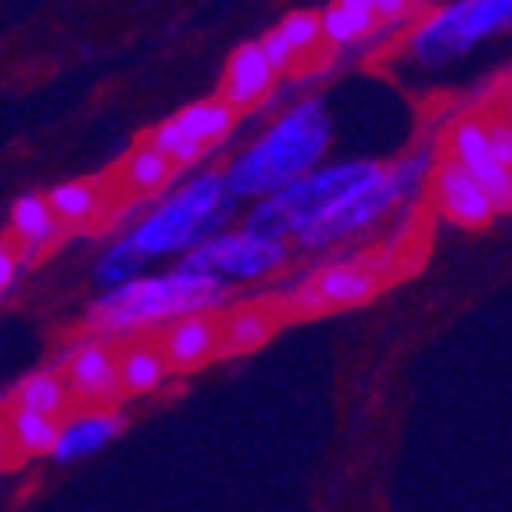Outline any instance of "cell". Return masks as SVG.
Listing matches in <instances>:
<instances>
[{
    "label": "cell",
    "instance_id": "1",
    "mask_svg": "<svg viewBox=\"0 0 512 512\" xmlns=\"http://www.w3.org/2000/svg\"><path fill=\"white\" fill-rule=\"evenodd\" d=\"M330 151V115L319 101H301L283 111L262 137L226 165L222 183L233 201H262L298 176L323 165Z\"/></svg>",
    "mask_w": 512,
    "mask_h": 512
},
{
    "label": "cell",
    "instance_id": "2",
    "mask_svg": "<svg viewBox=\"0 0 512 512\" xmlns=\"http://www.w3.org/2000/svg\"><path fill=\"white\" fill-rule=\"evenodd\" d=\"M233 208L237 201L222 183V172H197L180 190H172L162 205H154L126 233V240L144 262L187 255L233 219Z\"/></svg>",
    "mask_w": 512,
    "mask_h": 512
},
{
    "label": "cell",
    "instance_id": "3",
    "mask_svg": "<svg viewBox=\"0 0 512 512\" xmlns=\"http://www.w3.org/2000/svg\"><path fill=\"white\" fill-rule=\"evenodd\" d=\"M226 301V287L208 276L183 273H151L133 276L122 287H111L90 308V326L101 333H126L140 326L172 323L190 312H215Z\"/></svg>",
    "mask_w": 512,
    "mask_h": 512
},
{
    "label": "cell",
    "instance_id": "4",
    "mask_svg": "<svg viewBox=\"0 0 512 512\" xmlns=\"http://www.w3.org/2000/svg\"><path fill=\"white\" fill-rule=\"evenodd\" d=\"M434 169H437V158L427 147L398 158L391 169H380V176H373L366 187L348 194L341 205H333L323 219L305 226V230L294 237L298 248L323 251V248H333V244H344V240L359 237L362 230H369V226H376L380 219H387L394 208L412 205V201L430 187Z\"/></svg>",
    "mask_w": 512,
    "mask_h": 512
},
{
    "label": "cell",
    "instance_id": "5",
    "mask_svg": "<svg viewBox=\"0 0 512 512\" xmlns=\"http://www.w3.org/2000/svg\"><path fill=\"white\" fill-rule=\"evenodd\" d=\"M384 165L369 158H351V162L316 165L312 172L298 176L294 183L280 187L276 194L255 201L244 219V230L258 233L269 240H294L305 226L323 219L333 205H341L344 197L366 187L373 176H380Z\"/></svg>",
    "mask_w": 512,
    "mask_h": 512
},
{
    "label": "cell",
    "instance_id": "6",
    "mask_svg": "<svg viewBox=\"0 0 512 512\" xmlns=\"http://www.w3.org/2000/svg\"><path fill=\"white\" fill-rule=\"evenodd\" d=\"M512 22V0H452L423 18L409 36V58L423 69L473 54L484 40L505 33Z\"/></svg>",
    "mask_w": 512,
    "mask_h": 512
},
{
    "label": "cell",
    "instance_id": "7",
    "mask_svg": "<svg viewBox=\"0 0 512 512\" xmlns=\"http://www.w3.org/2000/svg\"><path fill=\"white\" fill-rule=\"evenodd\" d=\"M287 258H291V251L283 240L258 237L251 230H219L208 240H201L197 248H190L176 269L208 276V280L230 287V283L262 280V276L276 273L280 265H287Z\"/></svg>",
    "mask_w": 512,
    "mask_h": 512
},
{
    "label": "cell",
    "instance_id": "8",
    "mask_svg": "<svg viewBox=\"0 0 512 512\" xmlns=\"http://www.w3.org/2000/svg\"><path fill=\"white\" fill-rule=\"evenodd\" d=\"M448 151L462 172H470L473 180L491 194L495 201V212H509L512 208V169H505L502 162L495 158L491 144H487V129L484 119H462L459 126L452 129V137H448Z\"/></svg>",
    "mask_w": 512,
    "mask_h": 512
},
{
    "label": "cell",
    "instance_id": "9",
    "mask_svg": "<svg viewBox=\"0 0 512 512\" xmlns=\"http://www.w3.org/2000/svg\"><path fill=\"white\" fill-rule=\"evenodd\" d=\"M65 384H69L72 402H79L83 409H115V402L122 398L115 351L101 341L76 348L65 369Z\"/></svg>",
    "mask_w": 512,
    "mask_h": 512
},
{
    "label": "cell",
    "instance_id": "10",
    "mask_svg": "<svg viewBox=\"0 0 512 512\" xmlns=\"http://www.w3.org/2000/svg\"><path fill=\"white\" fill-rule=\"evenodd\" d=\"M430 190H434V201L455 226L462 230H484L487 222L495 219V201L473 180L470 172H462L455 162H444L430 176Z\"/></svg>",
    "mask_w": 512,
    "mask_h": 512
},
{
    "label": "cell",
    "instance_id": "11",
    "mask_svg": "<svg viewBox=\"0 0 512 512\" xmlns=\"http://www.w3.org/2000/svg\"><path fill=\"white\" fill-rule=\"evenodd\" d=\"M122 430V416L115 409H79L76 416L58 419V437H54L51 459L61 466H72L79 459H90L111 444V437Z\"/></svg>",
    "mask_w": 512,
    "mask_h": 512
},
{
    "label": "cell",
    "instance_id": "12",
    "mask_svg": "<svg viewBox=\"0 0 512 512\" xmlns=\"http://www.w3.org/2000/svg\"><path fill=\"white\" fill-rule=\"evenodd\" d=\"M162 355L172 373H190L219 355V319L212 312H190L172 319L162 337Z\"/></svg>",
    "mask_w": 512,
    "mask_h": 512
},
{
    "label": "cell",
    "instance_id": "13",
    "mask_svg": "<svg viewBox=\"0 0 512 512\" xmlns=\"http://www.w3.org/2000/svg\"><path fill=\"white\" fill-rule=\"evenodd\" d=\"M276 83V72L269 69V61H265L262 47L258 43H244L237 47L226 65V76H222V97L233 111H244V108H255Z\"/></svg>",
    "mask_w": 512,
    "mask_h": 512
},
{
    "label": "cell",
    "instance_id": "14",
    "mask_svg": "<svg viewBox=\"0 0 512 512\" xmlns=\"http://www.w3.org/2000/svg\"><path fill=\"white\" fill-rule=\"evenodd\" d=\"M312 287L326 308H348L366 305L380 291V276L362 262H333L312 276Z\"/></svg>",
    "mask_w": 512,
    "mask_h": 512
},
{
    "label": "cell",
    "instance_id": "15",
    "mask_svg": "<svg viewBox=\"0 0 512 512\" xmlns=\"http://www.w3.org/2000/svg\"><path fill=\"white\" fill-rule=\"evenodd\" d=\"M115 369H119L122 394H151L172 373L162 348L154 341H133L122 351H115Z\"/></svg>",
    "mask_w": 512,
    "mask_h": 512
},
{
    "label": "cell",
    "instance_id": "16",
    "mask_svg": "<svg viewBox=\"0 0 512 512\" xmlns=\"http://www.w3.org/2000/svg\"><path fill=\"white\" fill-rule=\"evenodd\" d=\"M276 333V316L262 305L233 308L219 319V355H248L258 351Z\"/></svg>",
    "mask_w": 512,
    "mask_h": 512
},
{
    "label": "cell",
    "instance_id": "17",
    "mask_svg": "<svg viewBox=\"0 0 512 512\" xmlns=\"http://www.w3.org/2000/svg\"><path fill=\"white\" fill-rule=\"evenodd\" d=\"M0 423L8 434L11 455H51L54 437H58V419L11 405L8 416H0Z\"/></svg>",
    "mask_w": 512,
    "mask_h": 512
},
{
    "label": "cell",
    "instance_id": "18",
    "mask_svg": "<svg viewBox=\"0 0 512 512\" xmlns=\"http://www.w3.org/2000/svg\"><path fill=\"white\" fill-rule=\"evenodd\" d=\"M11 233L22 240V248H26L29 255H36V251H43L58 237L61 222L54 219V212L47 208V197L26 194L11 205Z\"/></svg>",
    "mask_w": 512,
    "mask_h": 512
},
{
    "label": "cell",
    "instance_id": "19",
    "mask_svg": "<svg viewBox=\"0 0 512 512\" xmlns=\"http://www.w3.org/2000/svg\"><path fill=\"white\" fill-rule=\"evenodd\" d=\"M172 119H176V126H180L194 144L208 147V144H219V140L230 137L233 122H237V111L215 97V101L187 104V108H183L180 115H172Z\"/></svg>",
    "mask_w": 512,
    "mask_h": 512
},
{
    "label": "cell",
    "instance_id": "20",
    "mask_svg": "<svg viewBox=\"0 0 512 512\" xmlns=\"http://www.w3.org/2000/svg\"><path fill=\"white\" fill-rule=\"evenodd\" d=\"M15 405L18 409L40 412V416L61 419L65 412H69L72 394H69V384H65V376L54 373V369H43V373L26 376V380L18 384Z\"/></svg>",
    "mask_w": 512,
    "mask_h": 512
},
{
    "label": "cell",
    "instance_id": "21",
    "mask_svg": "<svg viewBox=\"0 0 512 512\" xmlns=\"http://www.w3.org/2000/svg\"><path fill=\"white\" fill-rule=\"evenodd\" d=\"M101 205H104L101 187H97V183H90V180L61 183V187H54L51 194H47V208L54 212V219L72 222V226H79V222H90L97 212H101Z\"/></svg>",
    "mask_w": 512,
    "mask_h": 512
},
{
    "label": "cell",
    "instance_id": "22",
    "mask_svg": "<svg viewBox=\"0 0 512 512\" xmlns=\"http://www.w3.org/2000/svg\"><path fill=\"white\" fill-rule=\"evenodd\" d=\"M172 169H176V165L165 162L162 154L144 140V144H137L126 154L122 180H126V187L133 190V194H154V190H162L165 183L172 180Z\"/></svg>",
    "mask_w": 512,
    "mask_h": 512
},
{
    "label": "cell",
    "instance_id": "23",
    "mask_svg": "<svg viewBox=\"0 0 512 512\" xmlns=\"http://www.w3.org/2000/svg\"><path fill=\"white\" fill-rule=\"evenodd\" d=\"M376 29V15L369 11H351L344 4H330V8L319 15V36L333 47H351L359 43L362 36H369Z\"/></svg>",
    "mask_w": 512,
    "mask_h": 512
},
{
    "label": "cell",
    "instance_id": "24",
    "mask_svg": "<svg viewBox=\"0 0 512 512\" xmlns=\"http://www.w3.org/2000/svg\"><path fill=\"white\" fill-rule=\"evenodd\" d=\"M140 269H144V258L129 248L126 237H119L101 258H97L94 280L101 283L104 291H111V287H122V283H129L133 276H140Z\"/></svg>",
    "mask_w": 512,
    "mask_h": 512
},
{
    "label": "cell",
    "instance_id": "25",
    "mask_svg": "<svg viewBox=\"0 0 512 512\" xmlns=\"http://www.w3.org/2000/svg\"><path fill=\"white\" fill-rule=\"evenodd\" d=\"M147 144H151L154 151L162 154L165 162H172V165H194L197 158L205 154V147L194 144V140L176 126V119H165L162 126H154L151 137H147Z\"/></svg>",
    "mask_w": 512,
    "mask_h": 512
},
{
    "label": "cell",
    "instance_id": "26",
    "mask_svg": "<svg viewBox=\"0 0 512 512\" xmlns=\"http://www.w3.org/2000/svg\"><path fill=\"white\" fill-rule=\"evenodd\" d=\"M276 33H280V40L291 47L294 58L316 51V43L323 40V36H319V15H312V11H294V15H287Z\"/></svg>",
    "mask_w": 512,
    "mask_h": 512
},
{
    "label": "cell",
    "instance_id": "27",
    "mask_svg": "<svg viewBox=\"0 0 512 512\" xmlns=\"http://www.w3.org/2000/svg\"><path fill=\"white\" fill-rule=\"evenodd\" d=\"M484 129H487V144H491V151H495V158L505 165V169H512V122L509 115H495V119H484Z\"/></svg>",
    "mask_w": 512,
    "mask_h": 512
},
{
    "label": "cell",
    "instance_id": "28",
    "mask_svg": "<svg viewBox=\"0 0 512 512\" xmlns=\"http://www.w3.org/2000/svg\"><path fill=\"white\" fill-rule=\"evenodd\" d=\"M258 47H262V54H265V61H269V69L276 72V76H280V72H287L294 65V54H291V47H287V43L280 40V33H269L265 36V40H258Z\"/></svg>",
    "mask_w": 512,
    "mask_h": 512
},
{
    "label": "cell",
    "instance_id": "29",
    "mask_svg": "<svg viewBox=\"0 0 512 512\" xmlns=\"http://www.w3.org/2000/svg\"><path fill=\"white\" fill-rule=\"evenodd\" d=\"M291 308L294 312H301V316H316V312H326V305L319 301L316 287H312V280H305L298 287V291L291 294Z\"/></svg>",
    "mask_w": 512,
    "mask_h": 512
},
{
    "label": "cell",
    "instance_id": "30",
    "mask_svg": "<svg viewBox=\"0 0 512 512\" xmlns=\"http://www.w3.org/2000/svg\"><path fill=\"white\" fill-rule=\"evenodd\" d=\"M15 273H18V258L11 248H0V291H8L11 283H15Z\"/></svg>",
    "mask_w": 512,
    "mask_h": 512
},
{
    "label": "cell",
    "instance_id": "31",
    "mask_svg": "<svg viewBox=\"0 0 512 512\" xmlns=\"http://www.w3.org/2000/svg\"><path fill=\"white\" fill-rule=\"evenodd\" d=\"M409 8V0H376V18H398Z\"/></svg>",
    "mask_w": 512,
    "mask_h": 512
},
{
    "label": "cell",
    "instance_id": "32",
    "mask_svg": "<svg viewBox=\"0 0 512 512\" xmlns=\"http://www.w3.org/2000/svg\"><path fill=\"white\" fill-rule=\"evenodd\" d=\"M337 4H344V8H351V11H369V15H376V0H337Z\"/></svg>",
    "mask_w": 512,
    "mask_h": 512
},
{
    "label": "cell",
    "instance_id": "33",
    "mask_svg": "<svg viewBox=\"0 0 512 512\" xmlns=\"http://www.w3.org/2000/svg\"><path fill=\"white\" fill-rule=\"evenodd\" d=\"M11 459V444H8V434H4V423H0V470L8 466Z\"/></svg>",
    "mask_w": 512,
    "mask_h": 512
}]
</instances>
